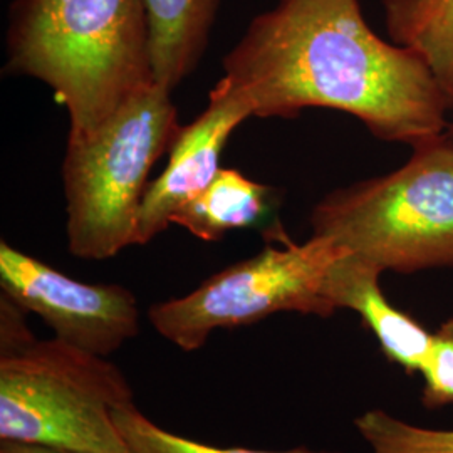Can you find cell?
Returning <instances> with one entry per match:
<instances>
[{
	"label": "cell",
	"instance_id": "cell-7",
	"mask_svg": "<svg viewBox=\"0 0 453 453\" xmlns=\"http://www.w3.org/2000/svg\"><path fill=\"white\" fill-rule=\"evenodd\" d=\"M0 288L48 324L54 338L96 357L113 355L140 333V309L128 288L86 284L5 241L0 242Z\"/></svg>",
	"mask_w": 453,
	"mask_h": 453
},
{
	"label": "cell",
	"instance_id": "cell-14",
	"mask_svg": "<svg viewBox=\"0 0 453 453\" xmlns=\"http://www.w3.org/2000/svg\"><path fill=\"white\" fill-rule=\"evenodd\" d=\"M114 423L125 441L128 453H341L316 452L308 449H292L284 452L274 450H254L242 447H215L200 443L196 440L180 437L162 428L145 417L134 402L121 406L114 413Z\"/></svg>",
	"mask_w": 453,
	"mask_h": 453
},
{
	"label": "cell",
	"instance_id": "cell-15",
	"mask_svg": "<svg viewBox=\"0 0 453 453\" xmlns=\"http://www.w3.org/2000/svg\"><path fill=\"white\" fill-rule=\"evenodd\" d=\"M421 403L430 410L453 405V318L432 334V346L420 370Z\"/></svg>",
	"mask_w": 453,
	"mask_h": 453
},
{
	"label": "cell",
	"instance_id": "cell-16",
	"mask_svg": "<svg viewBox=\"0 0 453 453\" xmlns=\"http://www.w3.org/2000/svg\"><path fill=\"white\" fill-rule=\"evenodd\" d=\"M0 453H78L67 452V450H56L46 447H35V445H22L12 441H0Z\"/></svg>",
	"mask_w": 453,
	"mask_h": 453
},
{
	"label": "cell",
	"instance_id": "cell-10",
	"mask_svg": "<svg viewBox=\"0 0 453 453\" xmlns=\"http://www.w3.org/2000/svg\"><path fill=\"white\" fill-rule=\"evenodd\" d=\"M220 0H145L155 82L173 91L200 65Z\"/></svg>",
	"mask_w": 453,
	"mask_h": 453
},
{
	"label": "cell",
	"instance_id": "cell-2",
	"mask_svg": "<svg viewBox=\"0 0 453 453\" xmlns=\"http://www.w3.org/2000/svg\"><path fill=\"white\" fill-rule=\"evenodd\" d=\"M5 52L7 73L48 84L65 104L71 143L155 84L145 0H14Z\"/></svg>",
	"mask_w": 453,
	"mask_h": 453
},
{
	"label": "cell",
	"instance_id": "cell-9",
	"mask_svg": "<svg viewBox=\"0 0 453 453\" xmlns=\"http://www.w3.org/2000/svg\"><path fill=\"white\" fill-rule=\"evenodd\" d=\"M381 274V269L349 252L333 265L327 296L334 308L357 312L389 363L406 374H420L434 333L389 303L380 286Z\"/></svg>",
	"mask_w": 453,
	"mask_h": 453
},
{
	"label": "cell",
	"instance_id": "cell-8",
	"mask_svg": "<svg viewBox=\"0 0 453 453\" xmlns=\"http://www.w3.org/2000/svg\"><path fill=\"white\" fill-rule=\"evenodd\" d=\"M254 116V106L242 91L220 78L209 93V104L195 121L181 128L170 150L162 175L146 187L136 245L157 239L173 215L202 194L222 170L220 160L232 133Z\"/></svg>",
	"mask_w": 453,
	"mask_h": 453
},
{
	"label": "cell",
	"instance_id": "cell-13",
	"mask_svg": "<svg viewBox=\"0 0 453 453\" xmlns=\"http://www.w3.org/2000/svg\"><path fill=\"white\" fill-rule=\"evenodd\" d=\"M355 425L372 453H453V430L417 426L383 410L365 411Z\"/></svg>",
	"mask_w": 453,
	"mask_h": 453
},
{
	"label": "cell",
	"instance_id": "cell-11",
	"mask_svg": "<svg viewBox=\"0 0 453 453\" xmlns=\"http://www.w3.org/2000/svg\"><path fill=\"white\" fill-rule=\"evenodd\" d=\"M273 202V188L239 170L222 168L202 194L173 215L172 224L187 228L196 239L215 242L230 230L259 226Z\"/></svg>",
	"mask_w": 453,
	"mask_h": 453
},
{
	"label": "cell",
	"instance_id": "cell-4",
	"mask_svg": "<svg viewBox=\"0 0 453 453\" xmlns=\"http://www.w3.org/2000/svg\"><path fill=\"white\" fill-rule=\"evenodd\" d=\"M411 151L395 172L326 195L311 213L312 235L383 273L453 267V145L443 133Z\"/></svg>",
	"mask_w": 453,
	"mask_h": 453
},
{
	"label": "cell",
	"instance_id": "cell-1",
	"mask_svg": "<svg viewBox=\"0 0 453 453\" xmlns=\"http://www.w3.org/2000/svg\"><path fill=\"white\" fill-rule=\"evenodd\" d=\"M222 69L256 118L336 110L380 142L410 148L443 134L453 111L420 58L368 26L361 0H277L250 20Z\"/></svg>",
	"mask_w": 453,
	"mask_h": 453
},
{
	"label": "cell",
	"instance_id": "cell-17",
	"mask_svg": "<svg viewBox=\"0 0 453 453\" xmlns=\"http://www.w3.org/2000/svg\"><path fill=\"white\" fill-rule=\"evenodd\" d=\"M445 136L449 138V142L453 145V118L449 121V125H447V130H445Z\"/></svg>",
	"mask_w": 453,
	"mask_h": 453
},
{
	"label": "cell",
	"instance_id": "cell-12",
	"mask_svg": "<svg viewBox=\"0 0 453 453\" xmlns=\"http://www.w3.org/2000/svg\"><path fill=\"white\" fill-rule=\"evenodd\" d=\"M391 42L415 52L453 99V0H381Z\"/></svg>",
	"mask_w": 453,
	"mask_h": 453
},
{
	"label": "cell",
	"instance_id": "cell-6",
	"mask_svg": "<svg viewBox=\"0 0 453 453\" xmlns=\"http://www.w3.org/2000/svg\"><path fill=\"white\" fill-rule=\"evenodd\" d=\"M265 247L250 259L211 275L196 289L148 309L153 329L179 349H202L217 329L250 326L277 312L331 318L327 296L333 265L349 254L329 237L296 243L273 226Z\"/></svg>",
	"mask_w": 453,
	"mask_h": 453
},
{
	"label": "cell",
	"instance_id": "cell-3",
	"mask_svg": "<svg viewBox=\"0 0 453 453\" xmlns=\"http://www.w3.org/2000/svg\"><path fill=\"white\" fill-rule=\"evenodd\" d=\"M27 311L0 294V441L128 453L114 413L133 403L123 372L65 341L37 340Z\"/></svg>",
	"mask_w": 453,
	"mask_h": 453
},
{
	"label": "cell",
	"instance_id": "cell-5",
	"mask_svg": "<svg viewBox=\"0 0 453 453\" xmlns=\"http://www.w3.org/2000/svg\"><path fill=\"white\" fill-rule=\"evenodd\" d=\"M181 128L172 91L155 82L121 104L89 138L67 142L61 175L73 256L111 259L136 245L148 175L170 153Z\"/></svg>",
	"mask_w": 453,
	"mask_h": 453
}]
</instances>
